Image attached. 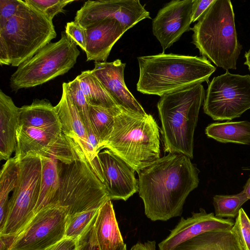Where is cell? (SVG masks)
I'll use <instances>...</instances> for the list:
<instances>
[{
	"mask_svg": "<svg viewBox=\"0 0 250 250\" xmlns=\"http://www.w3.org/2000/svg\"><path fill=\"white\" fill-rule=\"evenodd\" d=\"M190 30L200 54L216 66L236 69L243 48L237 37L233 6L229 0H214Z\"/></svg>",
	"mask_w": 250,
	"mask_h": 250,
	"instance_id": "cell-4",
	"label": "cell"
},
{
	"mask_svg": "<svg viewBox=\"0 0 250 250\" xmlns=\"http://www.w3.org/2000/svg\"><path fill=\"white\" fill-rule=\"evenodd\" d=\"M63 135L61 128L46 129L18 125L14 157L18 161L28 155L48 157Z\"/></svg>",
	"mask_w": 250,
	"mask_h": 250,
	"instance_id": "cell-19",
	"label": "cell"
},
{
	"mask_svg": "<svg viewBox=\"0 0 250 250\" xmlns=\"http://www.w3.org/2000/svg\"><path fill=\"white\" fill-rule=\"evenodd\" d=\"M174 250H244L236 233L230 229L205 232L180 244Z\"/></svg>",
	"mask_w": 250,
	"mask_h": 250,
	"instance_id": "cell-22",
	"label": "cell"
},
{
	"mask_svg": "<svg viewBox=\"0 0 250 250\" xmlns=\"http://www.w3.org/2000/svg\"><path fill=\"white\" fill-rule=\"evenodd\" d=\"M21 0H0V30L17 13Z\"/></svg>",
	"mask_w": 250,
	"mask_h": 250,
	"instance_id": "cell-35",
	"label": "cell"
},
{
	"mask_svg": "<svg viewBox=\"0 0 250 250\" xmlns=\"http://www.w3.org/2000/svg\"><path fill=\"white\" fill-rule=\"evenodd\" d=\"M62 87L61 98L55 106L62 132L74 142L92 169V162L97 154L90 143L83 119L70 96L67 83H63Z\"/></svg>",
	"mask_w": 250,
	"mask_h": 250,
	"instance_id": "cell-16",
	"label": "cell"
},
{
	"mask_svg": "<svg viewBox=\"0 0 250 250\" xmlns=\"http://www.w3.org/2000/svg\"><path fill=\"white\" fill-rule=\"evenodd\" d=\"M248 200L242 191L233 195H216L213 198L215 216L234 218L238 215L241 206Z\"/></svg>",
	"mask_w": 250,
	"mask_h": 250,
	"instance_id": "cell-29",
	"label": "cell"
},
{
	"mask_svg": "<svg viewBox=\"0 0 250 250\" xmlns=\"http://www.w3.org/2000/svg\"><path fill=\"white\" fill-rule=\"evenodd\" d=\"M207 136L222 143L250 145V122H216L205 129Z\"/></svg>",
	"mask_w": 250,
	"mask_h": 250,
	"instance_id": "cell-24",
	"label": "cell"
},
{
	"mask_svg": "<svg viewBox=\"0 0 250 250\" xmlns=\"http://www.w3.org/2000/svg\"><path fill=\"white\" fill-rule=\"evenodd\" d=\"M28 4L35 7L51 21L59 13L64 12V8L73 0H24Z\"/></svg>",
	"mask_w": 250,
	"mask_h": 250,
	"instance_id": "cell-31",
	"label": "cell"
},
{
	"mask_svg": "<svg viewBox=\"0 0 250 250\" xmlns=\"http://www.w3.org/2000/svg\"><path fill=\"white\" fill-rule=\"evenodd\" d=\"M65 32L61 39L50 42L24 62L10 78V86L17 92L36 86L67 73L75 64L80 52Z\"/></svg>",
	"mask_w": 250,
	"mask_h": 250,
	"instance_id": "cell-8",
	"label": "cell"
},
{
	"mask_svg": "<svg viewBox=\"0 0 250 250\" xmlns=\"http://www.w3.org/2000/svg\"><path fill=\"white\" fill-rule=\"evenodd\" d=\"M17 234H0V250H9Z\"/></svg>",
	"mask_w": 250,
	"mask_h": 250,
	"instance_id": "cell-38",
	"label": "cell"
},
{
	"mask_svg": "<svg viewBox=\"0 0 250 250\" xmlns=\"http://www.w3.org/2000/svg\"><path fill=\"white\" fill-rule=\"evenodd\" d=\"M42 170L40 190L34 213L46 207L50 203L59 188V161L53 156L40 157Z\"/></svg>",
	"mask_w": 250,
	"mask_h": 250,
	"instance_id": "cell-25",
	"label": "cell"
},
{
	"mask_svg": "<svg viewBox=\"0 0 250 250\" xmlns=\"http://www.w3.org/2000/svg\"><path fill=\"white\" fill-rule=\"evenodd\" d=\"M42 164L38 156L28 155L19 161L16 186L8 202L0 234H17L35 215L41 186Z\"/></svg>",
	"mask_w": 250,
	"mask_h": 250,
	"instance_id": "cell-9",
	"label": "cell"
},
{
	"mask_svg": "<svg viewBox=\"0 0 250 250\" xmlns=\"http://www.w3.org/2000/svg\"><path fill=\"white\" fill-rule=\"evenodd\" d=\"M86 29V61L105 62L115 43L125 32L114 19L98 21Z\"/></svg>",
	"mask_w": 250,
	"mask_h": 250,
	"instance_id": "cell-18",
	"label": "cell"
},
{
	"mask_svg": "<svg viewBox=\"0 0 250 250\" xmlns=\"http://www.w3.org/2000/svg\"><path fill=\"white\" fill-rule=\"evenodd\" d=\"M45 250H77V240L64 237Z\"/></svg>",
	"mask_w": 250,
	"mask_h": 250,
	"instance_id": "cell-37",
	"label": "cell"
},
{
	"mask_svg": "<svg viewBox=\"0 0 250 250\" xmlns=\"http://www.w3.org/2000/svg\"><path fill=\"white\" fill-rule=\"evenodd\" d=\"M248 200L250 199V177L247 180L246 184L243 187L242 190Z\"/></svg>",
	"mask_w": 250,
	"mask_h": 250,
	"instance_id": "cell-40",
	"label": "cell"
},
{
	"mask_svg": "<svg viewBox=\"0 0 250 250\" xmlns=\"http://www.w3.org/2000/svg\"><path fill=\"white\" fill-rule=\"evenodd\" d=\"M76 78L89 104L111 109L119 106L93 74L92 70L82 71Z\"/></svg>",
	"mask_w": 250,
	"mask_h": 250,
	"instance_id": "cell-26",
	"label": "cell"
},
{
	"mask_svg": "<svg viewBox=\"0 0 250 250\" xmlns=\"http://www.w3.org/2000/svg\"><path fill=\"white\" fill-rule=\"evenodd\" d=\"M119 107L111 109L89 104L90 123L99 142L101 150L112 131L115 117Z\"/></svg>",
	"mask_w": 250,
	"mask_h": 250,
	"instance_id": "cell-28",
	"label": "cell"
},
{
	"mask_svg": "<svg viewBox=\"0 0 250 250\" xmlns=\"http://www.w3.org/2000/svg\"><path fill=\"white\" fill-rule=\"evenodd\" d=\"M205 96L198 83L161 97L157 108L165 152L193 158L194 133Z\"/></svg>",
	"mask_w": 250,
	"mask_h": 250,
	"instance_id": "cell-5",
	"label": "cell"
},
{
	"mask_svg": "<svg viewBox=\"0 0 250 250\" xmlns=\"http://www.w3.org/2000/svg\"><path fill=\"white\" fill-rule=\"evenodd\" d=\"M99 209L89 210L67 216L64 237L77 240L95 217Z\"/></svg>",
	"mask_w": 250,
	"mask_h": 250,
	"instance_id": "cell-30",
	"label": "cell"
},
{
	"mask_svg": "<svg viewBox=\"0 0 250 250\" xmlns=\"http://www.w3.org/2000/svg\"><path fill=\"white\" fill-rule=\"evenodd\" d=\"M58 171L59 188L48 205L63 208L67 216L99 209L110 200L104 185L86 162L59 161Z\"/></svg>",
	"mask_w": 250,
	"mask_h": 250,
	"instance_id": "cell-7",
	"label": "cell"
},
{
	"mask_svg": "<svg viewBox=\"0 0 250 250\" xmlns=\"http://www.w3.org/2000/svg\"><path fill=\"white\" fill-rule=\"evenodd\" d=\"M56 36L52 21L21 0L17 13L0 30V65L18 67Z\"/></svg>",
	"mask_w": 250,
	"mask_h": 250,
	"instance_id": "cell-6",
	"label": "cell"
},
{
	"mask_svg": "<svg viewBox=\"0 0 250 250\" xmlns=\"http://www.w3.org/2000/svg\"><path fill=\"white\" fill-rule=\"evenodd\" d=\"M214 0H195L192 7V22L198 21Z\"/></svg>",
	"mask_w": 250,
	"mask_h": 250,
	"instance_id": "cell-36",
	"label": "cell"
},
{
	"mask_svg": "<svg viewBox=\"0 0 250 250\" xmlns=\"http://www.w3.org/2000/svg\"><path fill=\"white\" fill-rule=\"evenodd\" d=\"M105 19L116 20L126 31L151 17L138 0H89L77 11L74 21L86 28Z\"/></svg>",
	"mask_w": 250,
	"mask_h": 250,
	"instance_id": "cell-12",
	"label": "cell"
},
{
	"mask_svg": "<svg viewBox=\"0 0 250 250\" xmlns=\"http://www.w3.org/2000/svg\"><path fill=\"white\" fill-rule=\"evenodd\" d=\"M234 223L230 219L217 217L213 213H208L200 208L191 217L181 218L169 235L159 244V250H174L184 242L205 232L230 229Z\"/></svg>",
	"mask_w": 250,
	"mask_h": 250,
	"instance_id": "cell-15",
	"label": "cell"
},
{
	"mask_svg": "<svg viewBox=\"0 0 250 250\" xmlns=\"http://www.w3.org/2000/svg\"><path fill=\"white\" fill-rule=\"evenodd\" d=\"M18 161L10 158L3 165L0 174V228L5 220L8 207L9 195L15 188L19 174Z\"/></svg>",
	"mask_w": 250,
	"mask_h": 250,
	"instance_id": "cell-27",
	"label": "cell"
},
{
	"mask_svg": "<svg viewBox=\"0 0 250 250\" xmlns=\"http://www.w3.org/2000/svg\"><path fill=\"white\" fill-rule=\"evenodd\" d=\"M103 148L113 152L139 173L160 158L159 127L151 115L120 106Z\"/></svg>",
	"mask_w": 250,
	"mask_h": 250,
	"instance_id": "cell-3",
	"label": "cell"
},
{
	"mask_svg": "<svg viewBox=\"0 0 250 250\" xmlns=\"http://www.w3.org/2000/svg\"><path fill=\"white\" fill-rule=\"evenodd\" d=\"M248 170H249V171H250V169H248Z\"/></svg>",
	"mask_w": 250,
	"mask_h": 250,
	"instance_id": "cell-42",
	"label": "cell"
},
{
	"mask_svg": "<svg viewBox=\"0 0 250 250\" xmlns=\"http://www.w3.org/2000/svg\"><path fill=\"white\" fill-rule=\"evenodd\" d=\"M20 107L0 90V159L8 160L17 146Z\"/></svg>",
	"mask_w": 250,
	"mask_h": 250,
	"instance_id": "cell-20",
	"label": "cell"
},
{
	"mask_svg": "<svg viewBox=\"0 0 250 250\" xmlns=\"http://www.w3.org/2000/svg\"><path fill=\"white\" fill-rule=\"evenodd\" d=\"M231 229L236 233L244 250H250V219L241 208Z\"/></svg>",
	"mask_w": 250,
	"mask_h": 250,
	"instance_id": "cell-32",
	"label": "cell"
},
{
	"mask_svg": "<svg viewBox=\"0 0 250 250\" xmlns=\"http://www.w3.org/2000/svg\"><path fill=\"white\" fill-rule=\"evenodd\" d=\"M65 33L83 51L85 52L86 45V29L75 21L68 22L65 27Z\"/></svg>",
	"mask_w": 250,
	"mask_h": 250,
	"instance_id": "cell-34",
	"label": "cell"
},
{
	"mask_svg": "<svg viewBox=\"0 0 250 250\" xmlns=\"http://www.w3.org/2000/svg\"><path fill=\"white\" fill-rule=\"evenodd\" d=\"M195 0H176L167 3L152 21V32L163 53L190 30Z\"/></svg>",
	"mask_w": 250,
	"mask_h": 250,
	"instance_id": "cell-14",
	"label": "cell"
},
{
	"mask_svg": "<svg viewBox=\"0 0 250 250\" xmlns=\"http://www.w3.org/2000/svg\"><path fill=\"white\" fill-rule=\"evenodd\" d=\"M92 170L104 185L111 200L126 201L138 191L135 170L108 149L97 154L92 162Z\"/></svg>",
	"mask_w": 250,
	"mask_h": 250,
	"instance_id": "cell-13",
	"label": "cell"
},
{
	"mask_svg": "<svg viewBox=\"0 0 250 250\" xmlns=\"http://www.w3.org/2000/svg\"><path fill=\"white\" fill-rule=\"evenodd\" d=\"M96 237L100 250H117L125 244L111 200L100 208L94 222Z\"/></svg>",
	"mask_w": 250,
	"mask_h": 250,
	"instance_id": "cell-21",
	"label": "cell"
},
{
	"mask_svg": "<svg viewBox=\"0 0 250 250\" xmlns=\"http://www.w3.org/2000/svg\"><path fill=\"white\" fill-rule=\"evenodd\" d=\"M199 171L190 158L170 153L142 169L139 194L151 220L167 221L180 216L186 199L199 184Z\"/></svg>",
	"mask_w": 250,
	"mask_h": 250,
	"instance_id": "cell-1",
	"label": "cell"
},
{
	"mask_svg": "<svg viewBox=\"0 0 250 250\" xmlns=\"http://www.w3.org/2000/svg\"><path fill=\"white\" fill-rule=\"evenodd\" d=\"M244 56L246 59L244 64L248 66V69L250 71V49L248 51L245 52Z\"/></svg>",
	"mask_w": 250,
	"mask_h": 250,
	"instance_id": "cell-41",
	"label": "cell"
},
{
	"mask_svg": "<svg viewBox=\"0 0 250 250\" xmlns=\"http://www.w3.org/2000/svg\"><path fill=\"white\" fill-rule=\"evenodd\" d=\"M67 217L63 208L45 207L17 234L9 250H45L64 237Z\"/></svg>",
	"mask_w": 250,
	"mask_h": 250,
	"instance_id": "cell-11",
	"label": "cell"
},
{
	"mask_svg": "<svg viewBox=\"0 0 250 250\" xmlns=\"http://www.w3.org/2000/svg\"><path fill=\"white\" fill-rule=\"evenodd\" d=\"M18 125L46 129L62 128L55 106L46 99H36L31 104L20 107Z\"/></svg>",
	"mask_w": 250,
	"mask_h": 250,
	"instance_id": "cell-23",
	"label": "cell"
},
{
	"mask_svg": "<svg viewBox=\"0 0 250 250\" xmlns=\"http://www.w3.org/2000/svg\"><path fill=\"white\" fill-rule=\"evenodd\" d=\"M125 63L119 59L112 62H95L92 71L118 105L141 114L146 113L126 86Z\"/></svg>",
	"mask_w": 250,
	"mask_h": 250,
	"instance_id": "cell-17",
	"label": "cell"
},
{
	"mask_svg": "<svg viewBox=\"0 0 250 250\" xmlns=\"http://www.w3.org/2000/svg\"><path fill=\"white\" fill-rule=\"evenodd\" d=\"M138 91L160 97L206 82L216 70L203 57L160 53L137 58Z\"/></svg>",
	"mask_w": 250,
	"mask_h": 250,
	"instance_id": "cell-2",
	"label": "cell"
},
{
	"mask_svg": "<svg viewBox=\"0 0 250 250\" xmlns=\"http://www.w3.org/2000/svg\"><path fill=\"white\" fill-rule=\"evenodd\" d=\"M130 250H156V242L155 241H148L144 243L138 242Z\"/></svg>",
	"mask_w": 250,
	"mask_h": 250,
	"instance_id": "cell-39",
	"label": "cell"
},
{
	"mask_svg": "<svg viewBox=\"0 0 250 250\" xmlns=\"http://www.w3.org/2000/svg\"><path fill=\"white\" fill-rule=\"evenodd\" d=\"M250 109V75L227 71L212 79L203 103L205 114L215 121H230Z\"/></svg>",
	"mask_w": 250,
	"mask_h": 250,
	"instance_id": "cell-10",
	"label": "cell"
},
{
	"mask_svg": "<svg viewBox=\"0 0 250 250\" xmlns=\"http://www.w3.org/2000/svg\"><path fill=\"white\" fill-rule=\"evenodd\" d=\"M96 217L77 240V250H100L94 229ZM117 250H127L126 245L125 244Z\"/></svg>",
	"mask_w": 250,
	"mask_h": 250,
	"instance_id": "cell-33",
	"label": "cell"
}]
</instances>
